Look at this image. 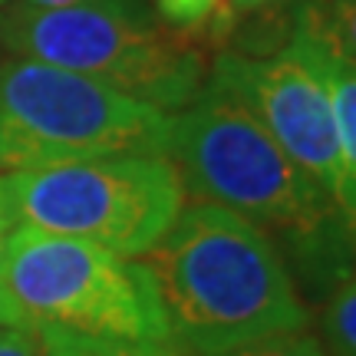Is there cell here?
Instances as JSON below:
<instances>
[{
    "label": "cell",
    "mask_w": 356,
    "mask_h": 356,
    "mask_svg": "<svg viewBox=\"0 0 356 356\" xmlns=\"http://www.w3.org/2000/svg\"><path fill=\"white\" fill-rule=\"evenodd\" d=\"M0 356H47L33 327H0Z\"/></svg>",
    "instance_id": "15"
},
{
    "label": "cell",
    "mask_w": 356,
    "mask_h": 356,
    "mask_svg": "<svg viewBox=\"0 0 356 356\" xmlns=\"http://www.w3.org/2000/svg\"><path fill=\"white\" fill-rule=\"evenodd\" d=\"M172 113L83 73L0 63V175L99 155H168Z\"/></svg>",
    "instance_id": "5"
},
{
    "label": "cell",
    "mask_w": 356,
    "mask_h": 356,
    "mask_svg": "<svg viewBox=\"0 0 356 356\" xmlns=\"http://www.w3.org/2000/svg\"><path fill=\"white\" fill-rule=\"evenodd\" d=\"M3 287L24 327L175 350L165 307L145 264L92 241L13 228L3 248Z\"/></svg>",
    "instance_id": "4"
},
{
    "label": "cell",
    "mask_w": 356,
    "mask_h": 356,
    "mask_svg": "<svg viewBox=\"0 0 356 356\" xmlns=\"http://www.w3.org/2000/svg\"><path fill=\"white\" fill-rule=\"evenodd\" d=\"M208 79L228 89L267 136L337 202L340 152L330 92L304 53L293 43L264 56L218 50Z\"/></svg>",
    "instance_id": "7"
},
{
    "label": "cell",
    "mask_w": 356,
    "mask_h": 356,
    "mask_svg": "<svg viewBox=\"0 0 356 356\" xmlns=\"http://www.w3.org/2000/svg\"><path fill=\"white\" fill-rule=\"evenodd\" d=\"M152 10L175 33L195 37L198 30H208L218 10V0H152Z\"/></svg>",
    "instance_id": "13"
},
{
    "label": "cell",
    "mask_w": 356,
    "mask_h": 356,
    "mask_svg": "<svg viewBox=\"0 0 356 356\" xmlns=\"http://www.w3.org/2000/svg\"><path fill=\"white\" fill-rule=\"evenodd\" d=\"M142 264L159 287L178 353L225 356L307 330L284 251L228 208H181Z\"/></svg>",
    "instance_id": "1"
},
{
    "label": "cell",
    "mask_w": 356,
    "mask_h": 356,
    "mask_svg": "<svg viewBox=\"0 0 356 356\" xmlns=\"http://www.w3.org/2000/svg\"><path fill=\"white\" fill-rule=\"evenodd\" d=\"M225 356H333V353L310 333H287V337H274V340L244 346V350H234V353Z\"/></svg>",
    "instance_id": "14"
},
{
    "label": "cell",
    "mask_w": 356,
    "mask_h": 356,
    "mask_svg": "<svg viewBox=\"0 0 356 356\" xmlns=\"http://www.w3.org/2000/svg\"><path fill=\"white\" fill-rule=\"evenodd\" d=\"M293 24L314 30L356 60V0H304Z\"/></svg>",
    "instance_id": "10"
},
{
    "label": "cell",
    "mask_w": 356,
    "mask_h": 356,
    "mask_svg": "<svg viewBox=\"0 0 356 356\" xmlns=\"http://www.w3.org/2000/svg\"><path fill=\"white\" fill-rule=\"evenodd\" d=\"M0 195L13 228L83 238L122 257L149 254L185 208L168 155H99L7 172Z\"/></svg>",
    "instance_id": "6"
},
{
    "label": "cell",
    "mask_w": 356,
    "mask_h": 356,
    "mask_svg": "<svg viewBox=\"0 0 356 356\" xmlns=\"http://www.w3.org/2000/svg\"><path fill=\"white\" fill-rule=\"evenodd\" d=\"M293 43L314 63L323 86L330 92L333 126H337V152H340V181H337V208L356 244V60L340 53L333 43L317 37L314 30L293 24Z\"/></svg>",
    "instance_id": "8"
},
{
    "label": "cell",
    "mask_w": 356,
    "mask_h": 356,
    "mask_svg": "<svg viewBox=\"0 0 356 356\" xmlns=\"http://www.w3.org/2000/svg\"><path fill=\"white\" fill-rule=\"evenodd\" d=\"M300 3L304 0H218L208 43L248 56L274 53L291 40Z\"/></svg>",
    "instance_id": "9"
},
{
    "label": "cell",
    "mask_w": 356,
    "mask_h": 356,
    "mask_svg": "<svg viewBox=\"0 0 356 356\" xmlns=\"http://www.w3.org/2000/svg\"><path fill=\"white\" fill-rule=\"evenodd\" d=\"M0 47L24 60L63 66L162 109H185L208 79L198 43L165 26L145 0L0 13Z\"/></svg>",
    "instance_id": "3"
},
{
    "label": "cell",
    "mask_w": 356,
    "mask_h": 356,
    "mask_svg": "<svg viewBox=\"0 0 356 356\" xmlns=\"http://www.w3.org/2000/svg\"><path fill=\"white\" fill-rule=\"evenodd\" d=\"M323 340L333 356H356V274L337 284L320 317Z\"/></svg>",
    "instance_id": "11"
},
{
    "label": "cell",
    "mask_w": 356,
    "mask_h": 356,
    "mask_svg": "<svg viewBox=\"0 0 356 356\" xmlns=\"http://www.w3.org/2000/svg\"><path fill=\"white\" fill-rule=\"evenodd\" d=\"M26 7H43V10H50V7H79V3H96V0H20Z\"/></svg>",
    "instance_id": "17"
},
{
    "label": "cell",
    "mask_w": 356,
    "mask_h": 356,
    "mask_svg": "<svg viewBox=\"0 0 356 356\" xmlns=\"http://www.w3.org/2000/svg\"><path fill=\"white\" fill-rule=\"evenodd\" d=\"M47 356H181L178 350H155V346H129V343H106L79 333L53 330V327H33Z\"/></svg>",
    "instance_id": "12"
},
{
    "label": "cell",
    "mask_w": 356,
    "mask_h": 356,
    "mask_svg": "<svg viewBox=\"0 0 356 356\" xmlns=\"http://www.w3.org/2000/svg\"><path fill=\"white\" fill-rule=\"evenodd\" d=\"M3 3H10V0H0V7H3Z\"/></svg>",
    "instance_id": "18"
},
{
    "label": "cell",
    "mask_w": 356,
    "mask_h": 356,
    "mask_svg": "<svg viewBox=\"0 0 356 356\" xmlns=\"http://www.w3.org/2000/svg\"><path fill=\"white\" fill-rule=\"evenodd\" d=\"M168 159L185 191L277 234L304 270L346 274L356 244L337 202L215 79L172 113Z\"/></svg>",
    "instance_id": "2"
},
{
    "label": "cell",
    "mask_w": 356,
    "mask_h": 356,
    "mask_svg": "<svg viewBox=\"0 0 356 356\" xmlns=\"http://www.w3.org/2000/svg\"><path fill=\"white\" fill-rule=\"evenodd\" d=\"M10 231H13V221H10V215H7L3 195H0V327H24V320L17 314L13 300L7 297V287H3V248H7Z\"/></svg>",
    "instance_id": "16"
}]
</instances>
